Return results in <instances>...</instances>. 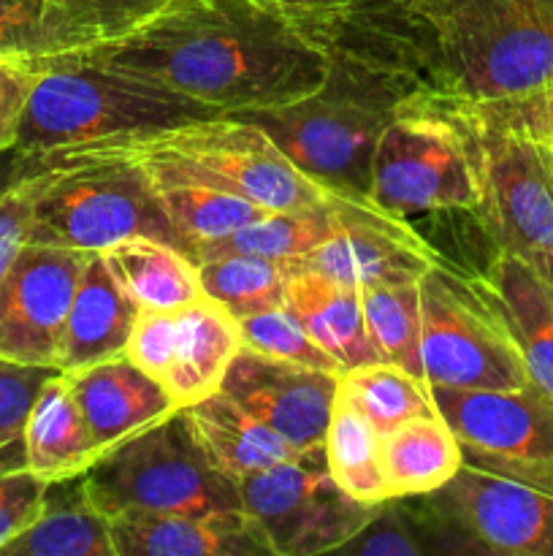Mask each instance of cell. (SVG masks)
I'll return each instance as SVG.
<instances>
[{
    "mask_svg": "<svg viewBox=\"0 0 553 556\" xmlns=\"http://www.w3.org/2000/svg\"><path fill=\"white\" fill-rule=\"evenodd\" d=\"M101 255L141 309H177L204 293L198 264L182 248L163 239H125Z\"/></svg>",
    "mask_w": 553,
    "mask_h": 556,
    "instance_id": "29",
    "label": "cell"
},
{
    "mask_svg": "<svg viewBox=\"0 0 553 556\" xmlns=\"http://www.w3.org/2000/svg\"><path fill=\"white\" fill-rule=\"evenodd\" d=\"M236 486L244 514L263 530L274 556L336 554L380 508L350 497L334 481L323 443Z\"/></svg>",
    "mask_w": 553,
    "mask_h": 556,
    "instance_id": "11",
    "label": "cell"
},
{
    "mask_svg": "<svg viewBox=\"0 0 553 556\" xmlns=\"http://www.w3.org/2000/svg\"><path fill=\"white\" fill-rule=\"evenodd\" d=\"M285 304L307 334L334 358L342 372L383 362L369 337L361 296L331 277L307 269H291L285 282Z\"/></svg>",
    "mask_w": 553,
    "mask_h": 556,
    "instance_id": "23",
    "label": "cell"
},
{
    "mask_svg": "<svg viewBox=\"0 0 553 556\" xmlns=\"http://www.w3.org/2000/svg\"><path fill=\"white\" fill-rule=\"evenodd\" d=\"M369 337L383 362L421 375V280L380 282L358 291Z\"/></svg>",
    "mask_w": 553,
    "mask_h": 556,
    "instance_id": "34",
    "label": "cell"
},
{
    "mask_svg": "<svg viewBox=\"0 0 553 556\" xmlns=\"http://www.w3.org/2000/svg\"><path fill=\"white\" fill-rule=\"evenodd\" d=\"M323 445L331 476L350 497L369 505H380L388 500L383 470H380L377 429L339 391H336V402L334 410H331L329 432H325Z\"/></svg>",
    "mask_w": 553,
    "mask_h": 556,
    "instance_id": "33",
    "label": "cell"
},
{
    "mask_svg": "<svg viewBox=\"0 0 553 556\" xmlns=\"http://www.w3.org/2000/svg\"><path fill=\"white\" fill-rule=\"evenodd\" d=\"M296 22L329 49L323 85L282 106L233 114L260 125L325 190L372 204L369 190L377 141L396 109L423 90L421 79L347 11Z\"/></svg>",
    "mask_w": 553,
    "mask_h": 556,
    "instance_id": "2",
    "label": "cell"
},
{
    "mask_svg": "<svg viewBox=\"0 0 553 556\" xmlns=\"http://www.w3.org/2000/svg\"><path fill=\"white\" fill-rule=\"evenodd\" d=\"M81 483L108 519L128 510L193 516L244 510L239 486L211 465L182 410L98 456Z\"/></svg>",
    "mask_w": 553,
    "mask_h": 556,
    "instance_id": "8",
    "label": "cell"
},
{
    "mask_svg": "<svg viewBox=\"0 0 553 556\" xmlns=\"http://www.w3.org/2000/svg\"><path fill=\"white\" fill-rule=\"evenodd\" d=\"M0 556H117L112 521L90 503L81 476L49 483L41 516Z\"/></svg>",
    "mask_w": 553,
    "mask_h": 556,
    "instance_id": "28",
    "label": "cell"
},
{
    "mask_svg": "<svg viewBox=\"0 0 553 556\" xmlns=\"http://www.w3.org/2000/svg\"><path fill=\"white\" fill-rule=\"evenodd\" d=\"M182 413L211 465L233 483L296 454L287 440L231 400L226 391H215L206 400L182 407Z\"/></svg>",
    "mask_w": 553,
    "mask_h": 556,
    "instance_id": "24",
    "label": "cell"
},
{
    "mask_svg": "<svg viewBox=\"0 0 553 556\" xmlns=\"http://www.w3.org/2000/svg\"><path fill=\"white\" fill-rule=\"evenodd\" d=\"M518 103L524 106L526 117L535 123V128L553 144V85L542 87L529 98H518Z\"/></svg>",
    "mask_w": 553,
    "mask_h": 556,
    "instance_id": "43",
    "label": "cell"
},
{
    "mask_svg": "<svg viewBox=\"0 0 553 556\" xmlns=\"http://www.w3.org/2000/svg\"><path fill=\"white\" fill-rule=\"evenodd\" d=\"M287 277L291 266L285 261L258 255H217L198 261L201 291L231 309L236 318L285 304Z\"/></svg>",
    "mask_w": 553,
    "mask_h": 556,
    "instance_id": "35",
    "label": "cell"
},
{
    "mask_svg": "<svg viewBox=\"0 0 553 556\" xmlns=\"http://www.w3.org/2000/svg\"><path fill=\"white\" fill-rule=\"evenodd\" d=\"M253 3L280 11V14L293 16V20H314V16L336 14V11L347 9L356 0H253Z\"/></svg>",
    "mask_w": 553,
    "mask_h": 556,
    "instance_id": "42",
    "label": "cell"
},
{
    "mask_svg": "<svg viewBox=\"0 0 553 556\" xmlns=\"http://www.w3.org/2000/svg\"><path fill=\"white\" fill-rule=\"evenodd\" d=\"M239 351H242L239 318L220 302L201 293L184 307H177L173 362L163 389L171 394L179 410L195 405L220 391L222 378Z\"/></svg>",
    "mask_w": 553,
    "mask_h": 556,
    "instance_id": "22",
    "label": "cell"
},
{
    "mask_svg": "<svg viewBox=\"0 0 553 556\" xmlns=\"http://www.w3.org/2000/svg\"><path fill=\"white\" fill-rule=\"evenodd\" d=\"M22 445L25 467L47 483L85 476L101 456L63 372L52 375L38 391L22 432Z\"/></svg>",
    "mask_w": 553,
    "mask_h": 556,
    "instance_id": "25",
    "label": "cell"
},
{
    "mask_svg": "<svg viewBox=\"0 0 553 556\" xmlns=\"http://www.w3.org/2000/svg\"><path fill=\"white\" fill-rule=\"evenodd\" d=\"M70 58L144 76L220 114L298 101L329 74L320 38L253 0H166Z\"/></svg>",
    "mask_w": 553,
    "mask_h": 556,
    "instance_id": "1",
    "label": "cell"
},
{
    "mask_svg": "<svg viewBox=\"0 0 553 556\" xmlns=\"http://www.w3.org/2000/svg\"><path fill=\"white\" fill-rule=\"evenodd\" d=\"M421 358L432 386L507 391L531 383L513 334L475 275L442 258L421 277Z\"/></svg>",
    "mask_w": 553,
    "mask_h": 556,
    "instance_id": "10",
    "label": "cell"
},
{
    "mask_svg": "<svg viewBox=\"0 0 553 556\" xmlns=\"http://www.w3.org/2000/svg\"><path fill=\"white\" fill-rule=\"evenodd\" d=\"M54 152L98 157H168L215 174L228 188L269 212L318 210L342 199L307 177L260 125L239 114H215L171 128L90 141Z\"/></svg>",
    "mask_w": 553,
    "mask_h": 556,
    "instance_id": "7",
    "label": "cell"
},
{
    "mask_svg": "<svg viewBox=\"0 0 553 556\" xmlns=\"http://www.w3.org/2000/svg\"><path fill=\"white\" fill-rule=\"evenodd\" d=\"M38 71L0 58V152L14 150Z\"/></svg>",
    "mask_w": 553,
    "mask_h": 556,
    "instance_id": "40",
    "label": "cell"
},
{
    "mask_svg": "<svg viewBox=\"0 0 553 556\" xmlns=\"http://www.w3.org/2000/svg\"><path fill=\"white\" fill-rule=\"evenodd\" d=\"M49 483L27 467L0 472V552L41 516Z\"/></svg>",
    "mask_w": 553,
    "mask_h": 556,
    "instance_id": "39",
    "label": "cell"
},
{
    "mask_svg": "<svg viewBox=\"0 0 553 556\" xmlns=\"http://www.w3.org/2000/svg\"><path fill=\"white\" fill-rule=\"evenodd\" d=\"M239 329H242V348H249V351L260 353V356L342 375L339 364L307 334L301 320L287 309V304H276V307L242 315Z\"/></svg>",
    "mask_w": 553,
    "mask_h": 556,
    "instance_id": "36",
    "label": "cell"
},
{
    "mask_svg": "<svg viewBox=\"0 0 553 556\" xmlns=\"http://www.w3.org/2000/svg\"><path fill=\"white\" fill-rule=\"evenodd\" d=\"M68 0H0V58L41 71L101 41Z\"/></svg>",
    "mask_w": 553,
    "mask_h": 556,
    "instance_id": "27",
    "label": "cell"
},
{
    "mask_svg": "<svg viewBox=\"0 0 553 556\" xmlns=\"http://www.w3.org/2000/svg\"><path fill=\"white\" fill-rule=\"evenodd\" d=\"M423 90L518 101L553 85V0H356Z\"/></svg>",
    "mask_w": 553,
    "mask_h": 556,
    "instance_id": "3",
    "label": "cell"
},
{
    "mask_svg": "<svg viewBox=\"0 0 553 556\" xmlns=\"http://www.w3.org/2000/svg\"><path fill=\"white\" fill-rule=\"evenodd\" d=\"M11 172L36 179L30 244L106 253L114 244L152 237L179 248L144 172L119 157L14 155Z\"/></svg>",
    "mask_w": 553,
    "mask_h": 556,
    "instance_id": "6",
    "label": "cell"
},
{
    "mask_svg": "<svg viewBox=\"0 0 553 556\" xmlns=\"http://www.w3.org/2000/svg\"><path fill=\"white\" fill-rule=\"evenodd\" d=\"M117 556H274L269 538L244 510L112 516Z\"/></svg>",
    "mask_w": 553,
    "mask_h": 556,
    "instance_id": "18",
    "label": "cell"
},
{
    "mask_svg": "<svg viewBox=\"0 0 553 556\" xmlns=\"http://www.w3.org/2000/svg\"><path fill=\"white\" fill-rule=\"evenodd\" d=\"M173 340H177V309H139V318L125 345V358L163 386L173 362Z\"/></svg>",
    "mask_w": 553,
    "mask_h": 556,
    "instance_id": "38",
    "label": "cell"
},
{
    "mask_svg": "<svg viewBox=\"0 0 553 556\" xmlns=\"http://www.w3.org/2000/svg\"><path fill=\"white\" fill-rule=\"evenodd\" d=\"M442 98L470 144L475 220L493 248L553 282V144L518 101Z\"/></svg>",
    "mask_w": 553,
    "mask_h": 556,
    "instance_id": "4",
    "label": "cell"
},
{
    "mask_svg": "<svg viewBox=\"0 0 553 556\" xmlns=\"http://www.w3.org/2000/svg\"><path fill=\"white\" fill-rule=\"evenodd\" d=\"M215 114L220 112L209 103L144 76L68 58L38 71L14 155H43L90 141L171 128Z\"/></svg>",
    "mask_w": 553,
    "mask_h": 556,
    "instance_id": "5",
    "label": "cell"
},
{
    "mask_svg": "<svg viewBox=\"0 0 553 556\" xmlns=\"http://www.w3.org/2000/svg\"><path fill=\"white\" fill-rule=\"evenodd\" d=\"M369 199L401 220L475 215L477 179L470 144L442 96L417 90L396 109L374 150Z\"/></svg>",
    "mask_w": 553,
    "mask_h": 556,
    "instance_id": "9",
    "label": "cell"
},
{
    "mask_svg": "<svg viewBox=\"0 0 553 556\" xmlns=\"http://www.w3.org/2000/svg\"><path fill=\"white\" fill-rule=\"evenodd\" d=\"M464 465L459 438L439 413L417 416L380 438L385 494L423 497L442 489Z\"/></svg>",
    "mask_w": 553,
    "mask_h": 556,
    "instance_id": "26",
    "label": "cell"
},
{
    "mask_svg": "<svg viewBox=\"0 0 553 556\" xmlns=\"http://www.w3.org/2000/svg\"><path fill=\"white\" fill-rule=\"evenodd\" d=\"M65 378L101 454L179 410L171 394L125 356L92 364Z\"/></svg>",
    "mask_w": 553,
    "mask_h": 556,
    "instance_id": "19",
    "label": "cell"
},
{
    "mask_svg": "<svg viewBox=\"0 0 553 556\" xmlns=\"http://www.w3.org/2000/svg\"><path fill=\"white\" fill-rule=\"evenodd\" d=\"M57 372V367H33L0 358V472L25 467L22 432L27 416L38 391Z\"/></svg>",
    "mask_w": 553,
    "mask_h": 556,
    "instance_id": "37",
    "label": "cell"
},
{
    "mask_svg": "<svg viewBox=\"0 0 553 556\" xmlns=\"http://www.w3.org/2000/svg\"><path fill=\"white\" fill-rule=\"evenodd\" d=\"M437 261L439 253L412 220L374 204L345 201L334 233L287 266L318 271L361 291L380 282L421 280Z\"/></svg>",
    "mask_w": 553,
    "mask_h": 556,
    "instance_id": "15",
    "label": "cell"
},
{
    "mask_svg": "<svg viewBox=\"0 0 553 556\" xmlns=\"http://www.w3.org/2000/svg\"><path fill=\"white\" fill-rule=\"evenodd\" d=\"M342 375L276 362L242 348L220 391L247 407L296 451L325 443Z\"/></svg>",
    "mask_w": 553,
    "mask_h": 556,
    "instance_id": "16",
    "label": "cell"
},
{
    "mask_svg": "<svg viewBox=\"0 0 553 556\" xmlns=\"http://www.w3.org/2000/svg\"><path fill=\"white\" fill-rule=\"evenodd\" d=\"M464 465L553 494V400L535 383L507 391L432 386Z\"/></svg>",
    "mask_w": 553,
    "mask_h": 556,
    "instance_id": "12",
    "label": "cell"
},
{
    "mask_svg": "<svg viewBox=\"0 0 553 556\" xmlns=\"http://www.w3.org/2000/svg\"><path fill=\"white\" fill-rule=\"evenodd\" d=\"M139 304L123 291L101 253L87 255L76 286L60 345V372H79L92 364L125 356V345L139 318Z\"/></svg>",
    "mask_w": 553,
    "mask_h": 556,
    "instance_id": "21",
    "label": "cell"
},
{
    "mask_svg": "<svg viewBox=\"0 0 553 556\" xmlns=\"http://www.w3.org/2000/svg\"><path fill=\"white\" fill-rule=\"evenodd\" d=\"M119 161L136 163L144 172L184 253L198 244L231 237L269 215L266 206L228 188L215 174H206L188 163L168 161V157H119Z\"/></svg>",
    "mask_w": 553,
    "mask_h": 556,
    "instance_id": "17",
    "label": "cell"
},
{
    "mask_svg": "<svg viewBox=\"0 0 553 556\" xmlns=\"http://www.w3.org/2000/svg\"><path fill=\"white\" fill-rule=\"evenodd\" d=\"M339 394L369 418L380 438L410 418L437 413L432 383L390 362H374L342 372Z\"/></svg>",
    "mask_w": 553,
    "mask_h": 556,
    "instance_id": "32",
    "label": "cell"
},
{
    "mask_svg": "<svg viewBox=\"0 0 553 556\" xmlns=\"http://www.w3.org/2000/svg\"><path fill=\"white\" fill-rule=\"evenodd\" d=\"M87 255L27 244L0 280V358L57 367L65 320Z\"/></svg>",
    "mask_w": 553,
    "mask_h": 556,
    "instance_id": "14",
    "label": "cell"
},
{
    "mask_svg": "<svg viewBox=\"0 0 553 556\" xmlns=\"http://www.w3.org/2000/svg\"><path fill=\"white\" fill-rule=\"evenodd\" d=\"M90 25L101 30L103 38L123 33L160 9L166 0H68ZM101 38V41H103Z\"/></svg>",
    "mask_w": 553,
    "mask_h": 556,
    "instance_id": "41",
    "label": "cell"
},
{
    "mask_svg": "<svg viewBox=\"0 0 553 556\" xmlns=\"http://www.w3.org/2000/svg\"><path fill=\"white\" fill-rule=\"evenodd\" d=\"M345 201L347 199H339L331 206L304 212H269L260 220L244 226L242 231L217 239V242L198 244L188 255L195 264L217 258V255H258V258L293 264L334 233Z\"/></svg>",
    "mask_w": 553,
    "mask_h": 556,
    "instance_id": "31",
    "label": "cell"
},
{
    "mask_svg": "<svg viewBox=\"0 0 553 556\" xmlns=\"http://www.w3.org/2000/svg\"><path fill=\"white\" fill-rule=\"evenodd\" d=\"M472 275L513 334L531 383L553 400V282L502 250Z\"/></svg>",
    "mask_w": 553,
    "mask_h": 556,
    "instance_id": "20",
    "label": "cell"
},
{
    "mask_svg": "<svg viewBox=\"0 0 553 556\" xmlns=\"http://www.w3.org/2000/svg\"><path fill=\"white\" fill-rule=\"evenodd\" d=\"M426 497L464 538L470 554L553 556V494L461 465Z\"/></svg>",
    "mask_w": 553,
    "mask_h": 556,
    "instance_id": "13",
    "label": "cell"
},
{
    "mask_svg": "<svg viewBox=\"0 0 553 556\" xmlns=\"http://www.w3.org/2000/svg\"><path fill=\"white\" fill-rule=\"evenodd\" d=\"M336 554L356 556H470L464 538L428 497H390Z\"/></svg>",
    "mask_w": 553,
    "mask_h": 556,
    "instance_id": "30",
    "label": "cell"
}]
</instances>
